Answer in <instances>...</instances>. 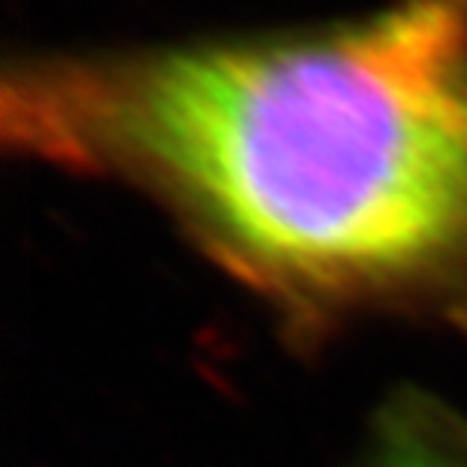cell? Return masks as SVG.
Wrapping results in <instances>:
<instances>
[{
    "instance_id": "2",
    "label": "cell",
    "mask_w": 467,
    "mask_h": 467,
    "mask_svg": "<svg viewBox=\"0 0 467 467\" xmlns=\"http://www.w3.org/2000/svg\"><path fill=\"white\" fill-rule=\"evenodd\" d=\"M364 467H467V419L416 391L391 398L373 425Z\"/></svg>"
},
{
    "instance_id": "1",
    "label": "cell",
    "mask_w": 467,
    "mask_h": 467,
    "mask_svg": "<svg viewBox=\"0 0 467 467\" xmlns=\"http://www.w3.org/2000/svg\"><path fill=\"white\" fill-rule=\"evenodd\" d=\"M0 125L18 155L158 203L301 331L467 325V0L25 58Z\"/></svg>"
}]
</instances>
